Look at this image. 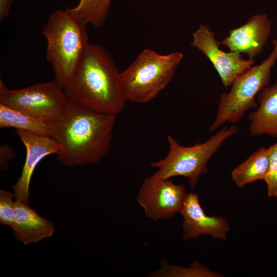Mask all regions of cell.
Returning a JSON list of instances; mask_svg holds the SVG:
<instances>
[{
	"mask_svg": "<svg viewBox=\"0 0 277 277\" xmlns=\"http://www.w3.org/2000/svg\"><path fill=\"white\" fill-rule=\"evenodd\" d=\"M116 115L100 113L69 101L53 123L52 138L60 145L57 160L68 167L98 163L110 151Z\"/></svg>",
	"mask_w": 277,
	"mask_h": 277,
	"instance_id": "obj_1",
	"label": "cell"
},
{
	"mask_svg": "<svg viewBox=\"0 0 277 277\" xmlns=\"http://www.w3.org/2000/svg\"><path fill=\"white\" fill-rule=\"evenodd\" d=\"M120 72L104 47L89 44L63 89L70 101L100 113L116 115L127 102Z\"/></svg>",
	"mask_w": 277,
	"mask_h": 277,
	"instance_id": "obj_2",
	"label": "cell"
},
{
	"mask_svg": "<svg viewBox=\"0 0 277 277\" xmlns=\"http://www.w3.org/2000/svg\"><path fill=\"white\" fill-rule=\"evenodd\" d=\"M86 26L67 9L52 13L42 31L47 41L46 59L54 72L53 81L62 88L90 44Z\"/></svg>",
	"mask_w": 277,
	"mask_h": 277,
	"instance_id": "obj_3",
	"label": "cell"
},
{
	"mask_svg": "<svg viewBox=\"0 0 277 277\" xmlns=\"http://www.w3.org/2000/svg\"><path fill=\"white\" fill-rule=\"evenodd\" d=\"M183 57L179 51L161 54L150 49L143 50L120 72L127 101L145 103L155 98L171 82Z\"/></svg>",
	"mask_w": 277,
	"mask_h": 277,
	"instance_id": "obj_4",
	"label": "cell"
},
{
	"mask_svg": "<svg viewBox=\"0 0 277 277\" xmlns=\"http://www.w3.org/2000/svg\"><path fill=\"white\" fill-rule=\"evenodd\" d=\"M238 132L236 126L224 127L202 143L187 147L180 145L171 135L167 137L169 151L163 159L152 162L157 168L153 174L163 179L183 176L188 180L191 188L196 185L202 174L208 172L207 164L223 143Z\"/></svg>",
	"mask_w": 277,
	"mask_h": 277,
	"instance_id": "obj_5",
	"label": "cell"
},
{
	"mask_svg": "<svg viewBox=\"0 0 277 277\" xmlns=\"http://www.w3.org/2000/svg\"><path fill=\"white\" fill-rule=\"evenodd\" d=\"M272 45L273 50L266 59L238 76L230 91L221 94L215 119L209 129L210 133L226 122H239L249 109L258 107L255 98L262 90L270 85L271 70L277 61V39L273 40Z\"/></svg>",
	"mask_w": 277,
	"mask_h": 277,
	"instance_id": "obj_6",
	"label": "cell"
},
{
	"mask_svg": "<svg viewBox=\"0 0 277 277\" xmlns=\"http://www.w3.org/2000/svg\"><path fill=\"white\" fill-rule=\"evenodd\" d=\"M69 102L63 88L53 81L9 89L0 80V103L42 120L54 122L59 120L65 113Z\"/></svg>",
	"mask_w": 277,
	"mask_h": 277,
	"instance_id": "obj_7",
	"label": "cell"
},
{
	"mask_svg": "<svg viewBox=\"0 0 277 277\" xmlns=\"http://www.w3.org/2000/svg\"><path fill=\"white\" fill-rule=\"evenodd\" d=\"M170 179L153 174L143 182L136 202L147 217L154 221L166 220L180 212L187 194L185 187Z\"/></svg>",
	"mask_w": 277,
	"mask_h": 277,
	"instance_id": "obj_8",
	"label": "cell"
},
{
	"mask_svg": "<svg viewBox=\"0 0 277 277\" xmlns=\"http://www.w3.org/2000/svg\"><path fill=\"white\" fill-rule=\"evenodd\" d=\"M215 34L204 25L200 24L192 33L191 46L203 53L211 62L217 72L223 85L227 88L235 79L249 69L254 64V60H245L241 53L226 52L220 49L221 42Z\"/></svg>",
	"mask_w": 277,
	"mask_h": 277,
	"instance_id": "obj_9",
	"label": "cell"
},
{
	"mask_svg": "<svg viewBox=\"0 0 277 277\" xmlns=\"http://www.w3.org/2000/svg\"><path fill=\"white\" fill-rule=\"evenodd\" d=\"M179 212L183 219L184 240L197 239L203 234L226 239L230 230L228 221L222 216L207 215L201 206L197 194H187Z\"/></svg>",
	"mask_w": 277,
	"mask_h": 277,
	"instance_id": "obj_10",
	"label": "cell"
},
{
	"mask_svg": "<svg viewBox=\"0 0 277 277\" xmlns=\"http://www.w3.org/2000/svg\"><path fill=\"white\" fill-rule=\"evenodd\" d=\"M16 133L26 148V156L21 175L12 188L15 200L28 204L30 183L36 166L46 156L57 154L60 146L51 137L19 129Z\"/></svg>",
	"mask_w": 277,
	"mask_h": 277,
	"instance_id": "obj_11",
	"label": "cell"
},
{
	"mask_svg": "<svg viewBox=\"0 0 277 277\" xmlns=\"http://www.w3.org/2000/svg\"><path fill=\"white\" fill-rule=\"evenodd\" d=\"M272 24L265 13L253 15L244 25L230 30L221 44L230 51L246 54L254 60L263 51L270 35Z\"/></svg>",
	"mask_w": 277,
	"mask_h": 277,
	"instance_id": "obj_12",
	"label": "cell"
},
{
	"mask_svg": "<svg viewBox=\"0 0 277 277\" xmlns=\"http://www.w3.org/2000/svg\"><path fill=\"white\" fill-rule=\"evenodd\" d=\"M14 225L12 228L16 240L24 245L35 243L53 235L54 224L40 216L28 204L14 202Z\"/></svg>",
	"mask_w": 277,
	"mask_h": 277,
	"instance_id": "obj_13",
	"label": "cell"
},
{
	"mask_svg": "<svg viewBox=\"0 0 277 277\" xmlns=\"http://www.w3.org/2000/svg\"><path fill=\"white\" fill-rule=\"evenodd\" d=\"M256 97L258 109L248 116L250 134L256 136L266 134L277 137V79L262 90Z\"/></svg>",
	"mask_w": 277,
	"mask_h": 277,
	"instance_id": "obj_14",
	"label": "cell"
},
{
	"mask_svg": "<svg viewBox=\"0 0 277 277\" xmlns=\"http://www.w3.org/2000/svg\"><path fill=\"white\" fill-rule=\"evenodd\" d=\"M53 122L35 117L10 106L0 103V128H14L52 137Z\"/></svg>",
	"mask_w": 277,
	"mask_h": 277,
	"instance_id": "obj_15",
	"label": "cell"
},
{
	"mask_svg": "<svg viewBox=\"0 0 277 277\" xmlns=\"http://www.w3.org/2000/svg\"><path fill=\"white\" fill-rule=\"evenodd\" d=\"M269 166L267 148L261 147L231 172V179L239 187L257 180H264Z\"/></svg>",
	"mask_w": 277,
	"mask_h": 277,
	"instance_id": "obj_16",
	"label": "cell"
},
{
	"mask_svg": "<svg viewBox=\"0 0 277 277\" xmlns=\"http://www.w3.org/2000/svg\"><path fill=\"white\" fill-rule=\"evenodd\" d=\"M112 0H80L76 6L70 9L84 25L102 27L108 15Z\"/></svg>",
	"mask_w": 277,
	"mask_h": 277,
	"instance_id": "obj_17",
	"label": "cell"
},
{
	"mask_svg": "<svg viewBox=\"0 0 277 277\" xmlns=\"http://www.w3.org/2000/svg\"><path fill=\"white\" fill-rule=\"evenodd\" d=\"M151 276L162 277H219L222 274L212 272L207 267L194 261L188 268L171 265L167 262L162 263L159 270L152 272Z\"/></svg>",
	"mask_w": 277,
	"mask_h": 277,
	"instance_id": "obj_18",
	"label": "cell"
},
{
	"mask_svg": "<svg viewBox=\"0 0 277 277\" xmlns=\"http://www.w3.org/2000/svg\"><path fill=\"white\" fill-rule=\"evenodd\" d=\"M269 166L264 181L267 186L269 197L277 196V142L267 148Z\"/></svg>",
	"mask_w": 277,
	"mask_h": 277,
	"instance_id": "obj_19",
	"label": "cell"
},
{
	"mask_svg": "<svg viewBox=\"0 0 277 277\" xmlns=\"http://www.w3.org/2000/svg\"><path fill=\"white\" fill-rule=\"evenodd\" d=\"M13 197V193L4 190H0V223L9 226L12 229L14 225Z\"/></svg>",
	"mask_w": 277,
	"mask_h": 277,
	"instance_id": "obj_20",
	"label": "cell"
},
{
	"mask_svg": "<svg viewBox=\"0 0 277 277\" xmlns=\"http://www.w3.org/2000/svg\"><path fill=\"white\" fill-rule=\"evenodd\" d=\"M15 155L14 152L9 146H2L1 147V169L4 170L7 169L8 160L12 159Z\"/></svg>",
	"mask_w": 277,
	"mask_h": 277,
	"instance_id": "obj_21",
	"label": "cell"
},
{
	"mask_svg": "<svg viewBox=\"0 0 277 277\" xmlns=\"http://www.w3.org/2000/svg\"><path fill=\"white\" fill-rule=\"evenodd\" d=\"M13 0H0V19L3 20L9 14Z\"/></svg>",
	"mask_w": 277,
	"mask_h": 277,
	"instance_id": "obj_22",
	"label": "cell"
}]
</instances>
